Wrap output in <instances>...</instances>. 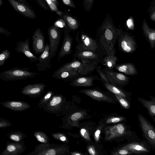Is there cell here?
<instances>
[{
  "instance_id": "1",
  "label": "cell",
  "mask_w": 155,
  "mask_h": 155,
  "mask_svg": "<svg viewBox=\"0 0 155 155\" xmlns=\"http://www.w3.org/2000/svg\"><path fill=\"white\" fill-rule=\"evenodd\" d=\"M117 29L110 14L108 13L97 30L96 39L105 56H115L114 46L117 41Z\"/></svg>"
},
{
  "instance_id": "2",
  "label": "cell",
  "mask_w": 155,
  "mask_h": 155,
  "mask_svg": "<svg viewBox=\"0 0 155 155\" xmlns=\"http://www.w3.org/2000/svg\"><path fill=\"white\" fill-rule=\"evenodd\" d=\"M75 39L77 42L76 51H89L97 53L102 57L104 53L97 39H94L83 31L78 32Z\"/></svg>"
},
{
  "instance_id": "3",
  "label": "cell",
  "mask_w": 155,
  "mask_h": 155,
  "mask_svg": "<svg viewBox=\"0 0 155 155\" xmlns=\"http://www.w3.org/2000/svg\"><path fill=\"white\" fill-rule=\"evenodd\" d=\"M68 145L54 143H40L36 145L33 151L25 155H68Z\"/></svg>"
},
{
  "instance_id": "4",
  "label": "cell",
  "mask_w": 155,
  "mask_h": 155,
  "mask_svg": "<svg viewBox=\"0 0 155 155\" xmlns=\"http://www.w3.org/2000/svg\"><path fill=\"white\" fill-rule=\"evenodd\" d=\"M27 68L15 67L1 72L0 78L5 81L25 80L35 77L37 74L29 71Z\"/></svg>"
},
{
  "instance_id": "5",
  "label": "cell",
  "mask_w": 155,
  "mask_h": 155,
  "mask_svg": "<svg viewBox=\"0 0 155 155\" xmlns=\"http://www.w3.org/2000/svg\"><path fill=\"white\" fill-rule=\"evenodd\" d=\"M117 40L120 50L124 52L131 53L137 49V45L134 37L121 28H117Z\"/></svg>"
},
{
  "instance_id": "6",
  "label": "cell",
  "mask_w": 155,
  "mask_h": 155,
  "mask_svg": "<svg viewBox=\"0 0 155 155\" xmlns=\"http://www.w3.org/2000/svg\"><path fill=\"white\" fill-rule=\"evenodd\" d=\"M91 116L89 115L86 110H81L71 113L61 118L62 124L59 127L62 128L68 129L71 127H78L80 120L89 118Z\"/></svg>"
},
{
  "instance_id": "7",
  "label": "cell",
  "mask_w": 155,
  "mask_h": 155,
  "mask_svg": "<svg viewBox=\"0 0 155 155\" xmlns=\"http://www.w3.org/2000/svg\"><path fill=\"white\" fill-rule=\"evenodd\" d=\"M48 33L49 40L50 55L51 59L56 54L61 40V29L53 25L48 28Z\"/></svg>"
},
{
  "instance_id": "8",
  "label": "cell",
  "mask_w": 155,
  "mask_h": 155,
  "mask_svg": "<svg viewBox=\"0 0 155 155\" xmlns=\"http://www.w3.org/2000/svg\"><path fill=\"white\" fill-rule=\"evenodd\" d=\"M138 119L140 127L146 138L152 145L155 146V129L143 115L138 114Z\"/></svg>"
},
{
  "instance_id": "9",
  "label": "cell",
  "mask_w": 155,
  "mask_h": 155,
  "mask_svg": "<svg viewBox=\"0 0 155 155\" xmlns=\"http://www.w3.org/2000/svg\"><path fill=\"white\" fill-rule=\"evenodd\" d=\"M103 71L109 82L114 85L122 87L127 85L129 82L130 78L122 74L107 68Z\"/></svg>"
},
{
  "instance_id": "10",
  "label": "cell",
  "mask_w": 155,
  "mask_h": 155,
  "mask_svg": "<svg viewBox=\"0 0 155 155\" xmlns=\"http://www.w3.org/2000/svg\"><path fill=\"white\" fill-rule=\"evenodd\" d=\"M92 99L100 101H104L110 103L116 104L115 99L110 95L96 89H82L79 91Z\"/></svg>"
},
{
  "instance_id": "11",
  "label": "cell",
  "mask_w": 155,
  "mask_h": 155,
  "mask_svg": "<svg viewBox=\"0 0 155 155\" xmlns=\"http://www.w3.org/2000/svg\"><path fill=\"white\" fill-rule=\"evenodd\" d=\"M65 98L62 95L55 94L51 100L43 108L44 111L51 113H59L65 102Z\"/></svg>"
},
{
  "instance_id": "12",
  "label": "cell",
  "mask_w": 155,
  "mask_h": 155,
  "mask_svg": "<svg viewBox=\"0 0 155 155\" xmlns=\"http://www.w3.org/2000/svg\"><path fill=\"white\" fill-rule=\"evenodd\" d=\"M104 131L105 138L107 140H110L128 134L127 127L123 123L106 126L104 128Z\"/></svg>"
},
{
  "instance_id": "13",
  "label": "cell",
  "mask_w": 155,
  "mask_h": 155,
  "mask_svg": "<svg viewBox=\"0 0 155 155\" xmlns=\"http://www.w3.org/2000/svg\"><path fill=\"white\" fill-rule=\"evenodd\" d=\"M25 141L19 143L7 141L5 149L0 153V155H20L26 150Z\"/></svg>"
},
{
  "instance_id": "14",
  "label": "cell",
  "mask_w": 155,
  "mask_h": 155,
  "mask_svg": "<svg viewBox=\"0 0 155 155\" xmlns=\"http://www.w3.org/2000/svg\"><path fill=\"white\" fill-rule=\"evenodd\" d=\"M74 58L83 63H99L103 57L97 53L89 51H76L73 55Z\"/></svg>"
},
{
  "instance_id": "15",
  "label": "cell",
  "mask_w": 155,
  "mask_h": 155,
  "mask_svg": "<svg viewBox=\"0 0 155 155\" xmlns=\"http://www.w3.org/2000/svg\"><path fill=\"white\" fill-rule=\"evenodd\" d=\"M46 85L42 83L29 84L25 86L21 90V93L31 97H40L44 92Z\"/></svg>"
},
{
  "instance_id": "16",
  "label": "cell",
  "mask_w": 155,
  "mask_h": 155,
  "mask_svg": "<svg viewBox=\"0 0 155 155\" xmlns=\"http://www.w3.org/2000/svg\"><path fill=\"white\" fill-rule=\"evenodd\" d=\"M45 44L44 36L41 29L38 28L32 36V48L35 54H42L44 52L45 47Z\"/></svg>"
},
{
  "instance_id": "17",
  "label": "cell",
  "mask_w": 155,
  "mask_h": 155,
  "mask_svg": "<svg viewBox=\"0 0 155 155\" xmlns=\"http://www.w3.org/2000/svg\"><path fill=\"white\" fill-rule=\"evenodd\" d=\"M70 29L64 30V39L61 47L58 54V59L60 60L64 56L72 53L73 39L69 32Z\"/></svg>"
},
{
  "instance_id": "18",
  "label": "cell",
  "mask_w": 155,
  "mask_h": 155,
  "mask_svg": "<svg viewBox=\"0 0 155 155\" xmlns=\"http://www.w3.org/2000/svg\"><path fill=\"white\" fill-rule=\"evenodd\" d=\"M51 59L50 46L47 43L44 52L38 57V62L36 63V65L38 71H46L49 69L51 66Z\"/></svg>"
},
{
  "instance_id": "19",
  "label": "cell",
  "mask_w": 155,
  "mask_h": 155,
  "mask_svg": "<svg viewBox=\"0 0 155 155\" xmlns=\"http://www.w3.org/2000/svg\"><path fill=\"white\" fill-rule=\"evenodd\" d=\"M14 9L23 16L31 19H35L37 15L32 8H30L25 4L15 0H8Z\"/></svg>"
},
{
  "instance_id": "20",
  "label": "cell",
  "mask_w": 155,
  "mask_h": 155,
  "mask_svg": "<svg viewBox=\"0 0 155 155\" xmlns=\"http://www.w3.org/2000/svg\"><path fill=\"white\" fill-rule=\"evenodd\" d=\"M87 65L86 63H83L76 59L74 58L71 61L65 64L56 71L75 70L78 71L81 75H85Z\"/></svg>"
},
{
  "instance_id": "21",
  "label": "cell",
  "mask_w": 155,
  "mask_h": 155,
  "mask_svg": "<svg viewBox=\"0 0 155 155\" xmlns=\"http://www.w3.org/2000/svg\"><path fill=\"white\" fill-rule=\"evenodd\" d=\"M15 50L18 53L21 52L32 62H36L38 58L31 51L29 48V39L27 38L25 41H19L16 43Z\"/></svg>"
},
{
  "instance_id": "22",
  "label": "cell",
  "mask_w": 155,
  "mask_h": 155,
  "mask_svg": "<svg viewBox=\"0 0 155 155\" xmlns=\"http://www.w3.org/2000/svg\"><path fill=\"white\" fill-rule=\"evenodd\" d=\"M95 80L102 81L101 79L97 76L91 75L88 77H77L72 80L70 84L74 87H91L93 85V81Z\"/></svg>"
},
{
  "instance_id": "23",
  "label": "cell",
  "mask_w": 155,
  "mask_h": 155,
  "mask_svg": "<svg viewBox=\"0 0 155 155\" xmlns=\"http://www.w3.org/2000/svg\"><path fill=\"white\" fill-rule=\"evenodd\" d=\"M1 104L5 107L15 111H23L31 107L29 104L21 101H7Z\"/></svg>"
},
{
  "instance_id": "24",
  "label": "cell",
  "mask_w": 155,
  "mask_h": 155,
  "mask_svg": "<svg viewBox=\"0 0 155 155\" xmlns=\"http://www.w3.org/2000/svg\"><path fill=\"white\" fill-rule=\"evenodd\" d=\"M141 29L146 40L150 43L151 49L155 47V28L150 27L146 19L143 21Z\"/></svg>"
},
{
  "instance_id": "25",
  "label": "cell",
  "mask_w": 155,
  "mask_h": 155,
  "mask_svg": "<svg viewBox=\"0 0 155 155\" xmlns=\"http://www.w3.org/2000/svg\"><path fill=\"white\" fill-rule=\"evenodd\" d=\"M105 88L115 94L124 97L129 101H131V93L124 89L121 87L114 85L109 82H102Z\"/></svg>"
},
{
  "instance_id": "26",
  "label": "cell",
  "mask_w": 155,
  "mask_h": 155,
  "mask_svg": "<svg viewBox=\"0 0 155 155\" xmlns=\"http://www.w3.org/2000/svg\"><path fill=\"white\" fill-rule=\"evenodd\" d=\"M79 73L75 70L64 71H55L53 76L57 79L65 81H71L75 77L80 75Z\"/></svg>"
},
{
  "instance_id": "27",
  "label": "cell",
  "mask_w": 155,
  "mask_h": 155,
  "mask_svg": "<svg viewBox=\"0 0 155 155\" xmlns=\"http://www.w3.org/2000/svg\"><path fill=\"white\" fill-rule=\"evenodd\" d=\"M65 21L68 27L71 30L77 29L80 26L77 19L66 11H63L61 17Z\"/></svg>"
},
{
  "instance_id": "28",
  "label": "cell",
  "mask_w": 155,
  "mask_h": 155,
  "mask_svg": "<svg viewBox=\"0 0 155 155\" xmlns=\"http://www.w3.org/2000/svg\"><path fill=\"white\" fill-rule=\"evenodd\" d=\"M148 96L150 99V100H147L140 97H138L137 100L138 101L141 103L147 109L149 115L151 117L155 118V97Z\"/></svg>"
},
{
  "instance_id": "29",
  "label": "cell",
  "mask_w": 155,
  "mask_h": 155,
  "mask_svg": "<svg viewBox=\"0 0 155 155\" xmlns=\"http://www.w3.org/2000/svg\"><path fill=\"white\" fill-rule=\"evenodd\" d=\"M115 68L118 71L126 74L135 75L138 74L136 67L131 63H124L116 65Z\"/></svg>"
},
{
  "instance_id": "30",
  "label": "cell",
  "mask_w": 155,
  "mask_h": 155,
  "mask_svg": "<svg viewBox=\"0 0 155 155\" xmlns=\"http://www.w3.org/2000/svg\"><path fill=\"white\" fill-rule=\"evenodd\" d=\"M121 149L134 153H140L149 152V150L143 145L136 142H133L126 145L123 147Z\"/></svg>"
},
{
  "instance_id": "31",
  "label": "cell",
  "mask_w": 155,
  "mask_h": 155,
  "mask_svg": "<svg viewBox=\"0 0 155 155\" xmlns=\"http://www.w3.org/2000/svg\"><path fill=\"white\" fill-rule=\"evenodd\" d=\"M8 138L12 142L19 143L26 137V135L20 130L12 131L7 134Z\"/></svg>"
},
{
  "instance_id": "32",
  "label": "cell",
  "mask_w": 155,
  "mask_h": 155,
  "mask_svg": "<svg viewBox=\"0 0 155 155\" xmlns=\"http://www.w3.org/2000/svg\"><path fill=\"white\" fill-rule=\"evenodd\" d=\"M103 120L105 124H111L125 121L126 118L123 116L113 113L106 115Z\"/></svg>"
},
{
  "instance_id": "33",
  "label": "cell",
  "mask_w": 155,
  "mask_h": 155,
  "mask_svg": "<svg viewBox=\"0 0 155 155\" xmlns=\"http://www.w3.org/2000/svg\"><path fill=\"white\" fill-rule=\"evenodd\" d=\"M117 60V58L115 56H105L102 58L101 62L103 65L106 67L107 68L111 70L116 66Z\"/></svg>"
},
{
  "instance_id": "34",
  "label": "cell",
  "mask_w": 155,
  "mask_h": 155,
  "mask_svg": "<svg viewBox=\"0 0 155 155\" xmlns=\"http://www.w3.org/2000/svg\"><path fill=\"white\" fill-rule=\"evenodd\" d=\"M34 137L37 140L42 143H49L50 139L48 136L41 131H36L33 134Z\"/></svg>"
},
{
  "instance_id": "35",
  "label": "cell",
  "mask_w": 155,
  "mask_h": 155,
  "mask_svg": "<svg viewBox=\"0 0 155 155\" xmlns=\"http://www.w3.org/2000/svg\"><path fill=\"white\" fill-rule=\"evenodd\" d=\"M55 94L51 91H48L45 95L41 98L38 105V107L41 109L43 108V106L48 104L51 100Z\"/></svg>"
},
{
  "instance_id": "36",
  "label": "cell",
  "mask_w": 155,
  "mask_h": 155,
  "mask_svg": "<svg viewBox=\"0 0 155 155\" xmlns=\"http://www.w3.org/2000/svg\"><path fill=\"white\" fill-rule=\"evenodd\" d=\"M115 99L119 103L120 106L123 108L129 109L130 108V103L125 98L119 95L114 94Z\"/></svg>"
},
{
  "instance_id": "37",
  "label": "cell",
  "mask_w": 155,
  "mask_h": 155,
  "mask_svg": "<svg viewBox=\"0 0 155 155\" xmlns=\"http://www.w3.org/2000/svg\"><path fill=\"white\" fill-rule=\"evenodd\" d=\"M51 136L56 140L67 143L69 140L65 134L61 132L53 133L51 134Z\"/></svg>"
},
{
  "instance_id": "38",
  "label": "cell",
  "mask_w": 155,
  "mask_h": 155,
  "mask_svg": "<svg viewBox=\"0 0 155 155\" xmlns=\"http://www.w3.org/2000/svg\"><path fill=\"white\" fill-rule=\"evenodd\" d=\"M103 119H101L99 123V124L97 127L94 133V138L95 141L98 142L100 138L101 131L105 125Z\"/></svg>"
},
{
  "instance_id": "39",
  "label": "cell",
  "mask_w": 155,
  "mask_h": 155,
  "mask_svg": "<svg viewBox=\"0 0 155 155\" xmlns=\"http://www.w3.org/2000/svg\"><path fill=\"white\" fill-rule=\"evenodd\" d=\"M11 53L7 49L2 51L0 54V66L3 65L5 61L11 57Z\"/></svg>"
},
{
  "instance_id": "40",
  "label": "cell",
  "mask_w": 155,
  "mask_h": 155,
  "mask_svg": "<svg viewBox=\"0 0 155 155\" xmlns=\"http://www.w3.org/2000/svg\"><path fill=\"white\" fill-rule=\"evenodd\" d=\"M54 25L55 27L61 29H63L64 30L70 29L64 20L61 18H58V19L55 22Z\"/></svg>"
},
{
  "instance_id": "41",
  "label": "cell",
  "mask_w": 155,
  "mask_h": 155,
  "mask_svg": "<svg viewBox=\"0 0 155 155\" xmlns=\"http://www.w3.org/2000/svg\"><path fill=\"white\" fill-rule=\"evenodd\" d=\"M51 11L56 12L59 11L57 6L58 2L56 0H45Z\"/></svg>"
},
{
  "instance_id": "42",
  "label": "cell",
  "mask_w": 155,
  "mask_h": 155,
  "mask_svg": "<svg viewBox=\"0 0 155 155\" xmlns=\"http://www.w3.org/2000/svg\"><path fill=\"white\" fill-rule=\"evenodd\" d=\"M80 134L82 137L86 140H91L89 133L87 127H81L80 131Z\"/></svg>"
},
{
  "instance_id": "43",
  "label": "cell",
  "mask_w": 155,
  "mask_h": 155,
  "mask_svg": "<svg viewBox=\"0 0 155 155\" xmlns=\"http://www.w3.org/2000/svg\"><path fill=\"white\" fill-rule=\"evenodd\" d=\"M94 0H84L83 4L84 10L88 12L91 11L92 8Z\"/></svg>"
},
{
  "instance_id": "44",
  "label": "cell",
  "mask_w": 155,
  "mask_h": 155,
  "mask_svg": "<svg viewBox=\"0 0 155 155\" xmlns=\"http://www.w3.org/2000/svg\"><path fill=\"white\" fill-rule=\"evenodd\" d=\"M126 26L129 29L133 31L134 30V24L133 17L131 16L128 18L126 21Z\"/></svg>"
},
{
  "instance_id": "45",
  "label": "cell",
  "mask_w": 155,
  "mask_h": 155,
  "mask_svg": "<svg viewBox=\"0 0 155 155\" xmlns=\"http://www.w3.org/2000/svg\"><path fill=\"white\" fill-rule=\"evenodd\" d=\"M12 124L9 120L0 118V128L4 129L12 126Z\"/></svg>"
},
{
  "instance_id": "46",
  "label": "cell",
  "mask_w": 155,
  "mask_h": 155,
  "mask_svg": "<svg viewBox=\"0 0 155 155\" xmlns=\"http://www.w3.org/2000/svg\"><path fill=\"white\" fill-rule=\"evenodd\" d=\"M37 3L42 8L46 10H50V8L45 0H37Z\"/></svg>"
},
{
  "instance_id": "47",
  "label": "cell",
  "mask_w": 155,
  "mask_h": 155,
  "mask_svg": "<svg viewBox=\"0 0 155 155\" xmlns=\"http://www.w3.org/2000/svg\"><path fill=\"white\" fill-rule=\"evenodd\" d=\"M132 153L128 150L121 149L112 153L113 155H126L130 154Z\"/></svg>"
},
{
  "instance_id": "48",
  "label": "cell",
  "mask_w": 155,
  "mask_h": 155,
  "mask_svg": "<svg viewBox=\"0 0 155 155\" xmlns=\"http://www.w3.org/2000/svg\"><path fill=\"white\" fill-rule=\"evenodd\" d=\"M63 3L65 5L68 6L71 8H75V4L73 0H62Z\"/></svg>"
},
{
  "instance_id": "49",
  "label": "cell",
  "mask_w": 155,
  "mask_h": 155,
  "mask_svg": "<svg viewBox=\"0 0 155 155\" xmlns=\"http://www.w3.org/2000/svg\"><path fill=\"white\" fill-rule=\"evenodd\" d=\"M87 150L91 155H97V153L94 146H89L87 148Z\"/></svg>"
},
{
  "instance_id": "50",
  "label": "cell",
  "mask_w": 155,
  "mask_h": 155,
  "mask_svg": "<svg viewBox=\"0 0 155 155\" xmlns=\"http://www.w3.org/2000/svg\"><path fill=\"white\" fill-rule=\"evenodd\" d=\"M0 33L2 35H5L6 36H8L11 35L10 32L8 30L1 26L0 27Z\"/></svg>"
},
{
  "instance_id": "51",
  "label": "cell",
  "mask_w": 155,
  "mask_h": 155,
  "mask_svg": "<svg viewBox=\"0 0 155 155\" xmlns=\"http://www.w3.org/2000/svg\"><path fill=\"white\" fill-rule=\"evenodd\" d=\"M17 1L21 3L25 4L27 6L32 8L31 6L28 3L26 0H17Z\"/></svg>"
},
{
  "instance_id": "52",
  "label": "cell",
  "mask_w": 155,
  "mask_h": 155,
  "mask_svg": "<svg viewBox=\"0 0 155 155\" xmlns=\"http://www.w3.org/2000/svg\"><path fill=\"white\" fill-rule=\"evenodd\" d=\"M150 18L151 20L155 21V10L151 13Z\"/></svg>"
},
{
  "instance_id": "53",
  "label": "cell",
  "mask_w": 155,
  "mask_h": 155,
  "mask_svg": "<svg viewBox=\"0 0 155 155\" xmlns=\"http://www.w3.org/2000/svg\"><path fill=\"white\" fill-rule=\"evenodd\" d=\"M71 155H85L76 152H71Z\"/></svg>"
},
{
  "instance_id": "54",
  "label": "cell",
  "mask_w": 155,
  "mask_h": 155,
  "mask_svg": "<svg viewBox=\"0 0 155 155\" xmlns=\"http://www.w3.org/2000/svg\"><path fill=\"white\" fill-rule=\"evenodd\" d=\"M150 9H149V10H150V12H151V13L154 10H155V4L154 5H153V6L152 7H150Z\"/></svg>"
},
{
  "instance_id": "55",
  "label": "cell",
  "mask_w": 155,
  "mask_h": 155,
  "mask_svg": "<svg viewBox=\"0 0 155 155\" xmlns=\"http://www.w3.org/2000/svg\"><path fill=\"white\" fill-rule=\"evenodd\" d=\"M63 11H58L56 12L57 13V14L60 16V17H61V15H62Z\"/></svg>"
},
{
  "instance_id": "56",
  "label": "cell",
  "mask_w": 155,
  "mask_h": 155,
  "mask_svg": "<svg viewBox=\"0 0 155 155\" xmlns=\"http://www.w3.org/2000/svg\"><path fill=\"white\" fill-rule=\"evenodd\" d=\"M3 2L2 0H0V6L2 5L3 4Z\"/></svg>"
},
{
  "instance_id": "57",
  "label": "cell",
  "mask_w": 155,
  "mask_h": 155,
  "mask_svg": "<svg viewBox=\"0 0 155 155\" xmlns=\"http://www.w3.org/2000/svg\"><path fill=\"white\" fill-rule=\"evenodd\" d=\"M153 119V120L155 122V118H152Z\"/></svg>"
}]
</instances>
